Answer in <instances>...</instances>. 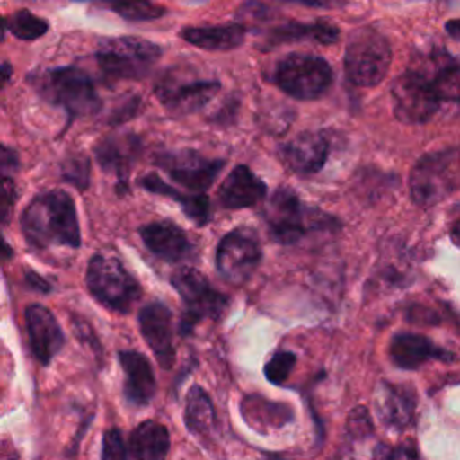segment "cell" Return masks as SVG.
<instances>
[{"label":"cell","instance_id":"36","mask_svg":"<svg viewBox=\"0 0 460 460\" xmlns=\"http://www.w3.org/2000/svg\"><path fill=\"white\" fill-rule=\"evenodd\" d=\"M388 460H422L413 444H401L388 455Z\"/></svg>","mask_w":460,"mask_h":460},{"label":"cell","instance_id":"41","mask_svg":"<svg viewBox=\"0 0 460 460\" xmlns=\"http://www.w3.org/2000/svg\"><path fill=\"white\" fill-rule=\"evenodd\" d=\"M11 75H13V65L9 61L0 63V90L9 83Z\"/></svg>","mask_w":460,"mask_h":460},{"label":"cell","instance_id":"28","mask_svg":"<svg viewBox=\"0 0 460 460\" xmlns=\"http://www.w3.org/2000/svg\"><path fill=\"white\" fill-rule=\"evenodd\" d=\"M185 426L190 433L207 437L216 426V411L212 406L210 397L201 386H192L187 392L185 413H183Z\"/></svg>","mask_w":460,"mask_h":460},{"label":"cell","instance_id":"33","mask_svg":"<svg viewBox=\"0 0 460 460\" xmlns=\"http://www.w3.org/2000/svg\"><path fill=\"white\" fill-rule=\"evenodd\" d=\"M101 460H131L129 449H128L122 431L119 428H110L104 431Z\"/></svg>","mask_w":460,"mask_h":460},{"label":"cell","instance_id":"42","mask_svg":"<svg viewBox=\"0 0 460 460\" xmlns=\"http://www.w3.org/2000/svg\"><path fill=\"white\" fill-rule=\"evenodd\" d=\"M449 234H451V239L460 246V207L451 221V228H449Z\"/></svg>","mask_w":460,"mask_h":460},{"label":"cell","instance_id":"11","mask_svg":"<svg viewBox=\"0 0 460 460\" xmlns=\"http://www.w3.org/2000/svg\"><path fill=\"white\" fill-rule=\"evenodd\" d=\"M219 88L221 84L216 79L187 77L183 72L169 70L158 79L155 93L171 113L189 115L207 106Z\"/></svg>","mask_w":460,"mask_h":460},{"label":"cell","instance_id":"25","mask_svg":"<svg viewBox=\"0 0 460 460\" xmlns=\"http://www.w3.org/2000/svg\"><path fill=\"white\" fill-rule=\"evenodd\" d=\"M169 447V431L156 420L140 422L131 431L128 442V449L135 460H165Z\"/></svg>","mask_w":460,"mask_h":460},{"label":"cell","instance_id":"39","mask_svg":"<svg viewBox=\"0 0 460 460\" xmlns=\"http://www.w3.org/2000/svg\"><path fill=\"white\" fill-rule=\"evenodd\" d=\"M0 460H20L16 447L9 440H0Z\"/></svg>","mask_w":460,"mask_h":460},{"label":"cell","instance_id":"5","mask_svg":"<svg viewBox=\"0 0 460 460\" xmlns=\"http://www.w3.org/2000/svg\"><path fill=\"white\" fill-rule=\"evenodd\" d=\"M86 288L97 302L117 313H129L142 295L137 279L117 257L106 253H97L90 259Z\"/></svg>","mask_w":460,"mask_h":460},{"label":"cell","instance_id":"35","mask_svg":"<svg viewBox=\"0 0 460 460\" xmlns=\"http://www.w3.org/2000/svg\"><path fill=\"white\" fill-rule=\"evenodd\" d=\"M14 201H16V189L11 180L0 185V226H5L9 223Z\"/></svg>","mask_w":460,"mask_h":460},{"label":"cell","instance_id":"4","mask_svg":"<svg viewBox=\"0 0 460 460\" xmlns=\"http://www.w3.org/2000/svg\"><path fill=\"white\" fill-rule=\"evenodd\" d=\"M390 63L392 47L381 31L365 25L349 36L343 65L349 81L356 86L379 84L386 77Z\"/></svg>","mask_w":460,"mask_h":460},{"label":"cell","instance_id":"44","mask_svg":"<svg viewBox=\"0 0 460 460\" xmlns=\"http://www.w3.org/2000/svg\"><path fill=\"white\" fill-rule=\"evenodd\" d=\"M5 31H7L5 18H2V16H0V41H4V38H5Z\"/></svg>","mask_w":460,"mask_h":460},{"label":"cell","instance_id":"45","mask_svg":"<svg viewBox=\"0 0 460 460\" xmlns=\"http://www.w3.org/2000/svg\"><path fill=\"white\" fill-rule=\"evenodd\" d=\"M262 460H286V458H282V456H277V455H268V456H264Z\"/></svg>","mask_w":460,"mask_h":460},{"label":"cell","instance_id":"14","mask_svg":"<svg viewBox=\"0 0 460 460\" xmlns=\"http://www.w3.org/2000/svg\"><path fill=\"white\" fill-rule=\"evenodd\" d=\"M140 334L147 347L153 350L162 368L174 365L172 343V313L162 302H149L138 313Z\"/></svg>","mask_w":460,"mask_h":460},{"label":"cell","instance_id":"23","mask_svg":"<svg viewBox=\"0 0 460 460\" xmlns=\"http://www.w3.org/2000/svg\"><path fill=\"white\" fill-rule=\"evenodd\" d=\"M140 142L137 137L128 133H113L101 140L95 147V156L104 171H111L120 178L119 187H126V174L131 162L137 158Z\"/></svg>","mask_w":460,"mask_h":460},{"label":"cell","instance_id":"21","mask_svg":"<svg viewBox=\"0 0 460 460\" xmlns=\"http://www.w3.org/2000/svg\"><path fill=\"white\" fill-rule=\"evenodd\" d=\"M217 198L219 203L230 210L253 207L266 198V183L255 176L250 167L237 165L223 180L217 190Z\"/></svg>","mask_w":460,"mask_h":460},{"label":"cell","instance_id":"9","mask_svg":"<svg viewBox=\"0 0 460 460\" xmlns=\"http://www.w3.org/2000/svg\"><path fill=\"white\" fill-rule=\"evenodd\" d=\"M460 151L442 149L424 155L410 172V194L420 207H429L455 189Z\"/></svg>","mask_w":460,"mask_h":460},{"label":"cell","instance_id":"18","mask_svg":"<svg viewBox=\"0 0 460 460\" xmlns=\"http://www.w3.org/2000/svg\"><path fill=\"white\" fill-rule=\"evenodd\" d=\"M140 237L147 250L167 262H181L192 253L187 234L172 221H155L140 230Z\"/></svg>","mask_w":460,"mask_h":460},{"label":"cell","instance_id":"32","mask_svg":"<svg viewBox=\"0 0 460 460\" xmlns=\"http://www.w3.org/2000/svg\"><path fill=\"white\" fill-rule=\"evenodd\" d=\"M61 174L66 181L83 190L90 183V160L83 155H72L63 162Z\"/></svg>","mask_w":460,"mask_h":460},{"label":"cell","instance_id":"38","mask_svg":"<svg viewBox=\"0 0 460 460\" xmlns=\"http://www.w3.org/2000/svg\"><path fill=\"white\" fill-rule=\"evenodd\" d=\"M289 2H298L309 7H318V9H331L345 4V0H289Z\"/></svg>","mask_w":460,"mask_h":460},{"label":"cell","instance_id":"16","mask_svg":"<svg viewBox=\"0 0 460 460\" xmlns=\"http://www.w3.org/2000/svg\"><path fill=\"white\" fill-rule=\"evenodd\" d=\"M329 155V140L320 131H302L280 147L282 164L296 174L318 172Z\"/></svg>","mask_w":460,"mask_h":460},{"label":"cell","instance_id":"40","mask_svg":"<svg viewBox=\"0 0 460 460\" xmlns=\"http://www.w3.org/2000/svg\"><path fill=\"white\" fill-rule=\"evenodd\" d=\"M13 259V248L9 246V243L4 239L2 235V226H0V261L7 262Z\"/></svg>","mask_w":460,"mask_h":460},{"label":"cell","instance_id":"27","mask_svg":"<svg viewBox=\"0 0 460 460\" xmlns=\"http://www.w3.org/2000/svg\"><path fill=\"white\" fill-rule=\"evenodd\" d=\"M415 411V394L408 386L401 385H390L383 383L381 385V397H379V415L381 419L395 428V429H404Z\"/></svg>","mask_w":460,"mask_h":460},{"label":"cell","instance_id":"10","mask_svg":"<svg viewBox=\"0 0 460 460\" xmlns=\"http://www.w3.org/2000/svg\"><path fill=\"white\" fill-rule=\"evenodd\" d=\"M392 110L404 124H424L440 108V99L429 79L417 66L404 70L392 83Z\"/></svg>","mask_w":460,"mask_h":460},{"label":"cell","instance_id":"43","mask_svg":"<svg viewBox=\"0 0 460 460\" xmlns=\"http://www.w3.org/2000/svg\"><path fill=\"white\" fill-rule=\"evenodd\" d=\"M446 32H447L453 40L460 41V18L446 22Z\"/></svg>","mask_w":460,"mask_h":460},{"label":"cell","instance_id":"20","mask_svg":"<svg viewBox=\"0 0 460 460\" xmlns=\"http://www.w3.org/2000/svg\"><path fill=\"white\" fill-rule=\"evenodd\" d=\"M340 38V29L327 20L314 22H284L271 27L262 38V49L270 50L280 43L293 41H316L322 45H332Z\"/></svg>","mask_w":460,"mask_h":460},{"label":"cell","instance_id":"34","mask_svg":"<svg viewBox=\"0 0 460 460\" xmlns=\"http://www.w3.org/2000/svg\"><path fill=\"white\" fill-rule=\"evenodd\" d=\"M20 160L14 149L5 144H0V185L13 180V174L18 171Z\"/></svg>","mask_w":460,"mask_h":460},{"label":"cell","instance_id":"29","mask_svg":"<svg viewBox=\"0 0 460 460\" xmlns=\"http://www.w3.org/2000/svg\"><path fill=\"white\" fill-rule=\"evenodd\" d=\"M5 25L18 40L25 41L38 40L49 31V22L36 16L29 9H18L11 13V16L5 20Z\"/></svg>","mask_w":460,"mask_h":460},{"label":"cell","instance_id":"31","mask_svg":"<svg viewBox=\"0 0 460 460\" xmlns=\"http://www.w3.org/2000/svg\"><path fill=\"white\" fill-rule=\"evenodd\" d=\"M295 361H296V356L293 352H289V350H277L268 359V363L264 367V376L268 377L270 383L282 385L288 379Z\"/></svg>","mask_w":460,"mask_h":460},{"label":"cell","instance_id":"46","mask_svg":"<svg viewBox=\"0 0 460 460\" xmlns=\"http://www.w3.org/2000/svg\"><path fill=\"white\" fill-rule=\"evenodd\" d=\"M102 2H108V4H113V2H117V0H102Z\"/></svg>","mask_w":460,"mask_h":460},{"label":"cell","instance_id":"7","mask_svg":"<svg viewBox=\"0 0 460 460\" xmlns=\"http://www.w3.org/2000/svg\"><path fill=\"white\" fill-rule=\"evenodd\" d=\"M162 56V49L138 36L101 41L95 58L101 70L115 79H142Z\"/></svg>","mask_w":460,"mask_h":460},{"label":"cell","instance_id":"6","mask_svg":"<svg viewBox=\"0 0 460 460\" xmlns=\"http://www.w3.org/2000/svg\"><path fill=\"white\" fill-rule=\"evenodd\" d=\"M271 79L289 97L314 101L329 90L332 68L322 56L295 52L277 63Z\"/></svg>","mask_w":460,"mask_h":460},{"label":"cell","instance_id":"1","mask_svg":"<svg viewBox=\"0 0 460 460\" xmlns=\"http://www.w3.org/2000/svg\"><path fill=\"white\" fill-rule=\"evenodd\" d=\"M20 225L27 244L36 250L81 244L75 201L61 189L38 194L22 212Z\"/></svg>","mask_w":460,"mask_h":460},{"label":"cell","instance_id":"24","mask_svg":"<svg viewBox=\"0 0 460 460\" xmlns=\"http://www.w3.org/2000/svg\"><path fill=\"white\" fill-rule=\"evenodd\" d=\"M180 36L203 50H232L243 45L246 38V29L239 23L208 25V27H185Z\"/></svg>","mask_w":460,"mask_h":460},{"label":"cell","instance_id":"15","mask_svg":"<svg viewBox=\"0 0 460 460\" xmlns=\"http://www.w3.org/2000/svg\"><path fill=\"white\" fill-rule=\"evenodd\" d=\"M29 343L34 358L49 365L65 345V334L54 314L41 304H31L25 309Z\"/></svg>","mask_w":460,"mask_h":460},{"label":"cell","instance_id":"37","mask_svg":"<svg viewBox=\"0 0 460 460\" xmlns=\"http://www.w3.org/2000/svg\"><path fill=\"white\" fill-rule=\"evenodd\" d=\"M25 280H27V284H29L32 289H36V291H41V293L50 291V284H49L43 277H40L36 271H27V273H25Z\"/></svg>","mask_w":460,"mask_h":460},{"label":"cell","instance_id":"2","mask_svg":"<svg viewBox=\"0 0 460 460\" xmlns=\"http://www.w3.org/2000/svg\"><path fill=\"white\" fill-rule=\"evenodd\" d=\"M31 81L45 101L66 111L68 120L92 115L101 108L92 77L77 66L49 68L32 75Z\"/></svg>","mask_w":460,"mask_h":460},{"label":"cell","instance_id":"13","mask_svg":"<svg viewBox=\"0 0 460 460\" xmlns=\"http://www.w3.org/2000/svg\"><path fill=\"white\" fill-rule=\"evenodd\" d=\"M156 164L171 176L172 181L192 192H205L225 165L223 160L207 158L192 149L160 153L156 156Z\"/></svg>","mask_w":460,"mask_h":460},{"label":"cell","instance_id":"19","mask_svg":"<svg viewBox=\"0 0 460 460\" xmlns=\"http://www.w3.org/2000/svg\"><path fill=\"white\" fill-rule=\"evenodd\" d=\"M119 361L124 370V395L133 406H146L156 394V381L149 359L138 350H120Z\"/></svg>","mask_w":460,"mask_h":460},{"label":"cell","instance_id":"17","mask_svg":"<svg viewBox=\"0 0 460 460\" xmlns=\"http://www.w3.org/2000/svg\"><path fill=\"white\" fill-rule=\"evenodd\" d=\"M390 359L395 367L415 370L426 361H455V354L433 343L428 336L399 332L392 338L388 347Z\"/></svg>","mask_w":460,"mask_h":460},{"label":"cell","instance_id":"8","mask_svg":"<svg viewBox=\"0 0 460 460\" xmlns=\"http://www.w3.org/2000/svg\"><path fill=\"white\" fill-rule=\"evenodd\" d=\"M171 284L183 304L180 320V332L183 336L189 334L201 320L219 318L228 305V298L192 268H181L172 273Z\"/></svg>","mask_w":460,"mask_h":460},{"label":"cell","instance_id":"30","mask_svg":"<svg viewBox=\"0 0 460 460\" xmlns=\"http://www.w3.org/2000/svg\"><path fill=\"white\" fill-rule=\"evenodd\" d=\"M110 7L129 22H146V20H156L164 16L165 7L151 2V0H117L110 4Z\"/></svg>","mask_w":460,"mask_h":460},{"label":"cell","instance_id":"26","mask_svg":"<svg viewBox=\"0 0 460 460\" xmlns=\"http://www.w3.org/2000/svg\"><path fill=\"white\" fill-rule=\"evenodd\" d=\"M146 190L153 192V194H160V196H167L171 199H174L176 203L181 205V210L185 212V216L189 219H192L196 225L203 226L208 223L210 219V203L208 198L203 192H194V194H185L174 187H171L169 183H165L158 174L149 172L146 176L140 178L138 181Z\"/></svg>","mask_w":460,"mask_h":460},{"label":"cell","instance_id":"3","mask_svg":"<svg viewBox=\"0 0 460 460\" xmlns=\"http://www.w3.org/2000/svg\"><path fill=\"white\" fill-rule=\"evenodd\" d=\"M264 219L270 234L282 244H293L314 230L336 226V219L318 208L302 203L298 194L288 187H279L268 199Z\"/></svg>","mask_w":460,"mask_h":460},{"label":"cell","instance_id":"12","mask_svg":"<svg viewBox=\"0 0 460 460\" xmlns=\"http://www.w3.org/2000/svg\"><path fill=\"white\" fill-rule=\"evenodd\" d=\"M262 259L261 243L253 230L235 228L217 244L216 268L223 279L232 284L244 282Z\"/></svg>","mask_w":460,"mask_h":460},{"label":"cell","instance_id":"22","mask_svg":"<svg viewBox=\"0 0 460 460\" xmlns=\"http://www.w3.org/2000/svg\"><path fill=\"white\" fill-rule=\"evenodd\" d=\"M417 68L429 79L440 104L449 102L460 106V59L444 50H435L433 54L426 56L422 65Z\"/></svg>","mask_w":460,"mask_h":460}]
</instances>
